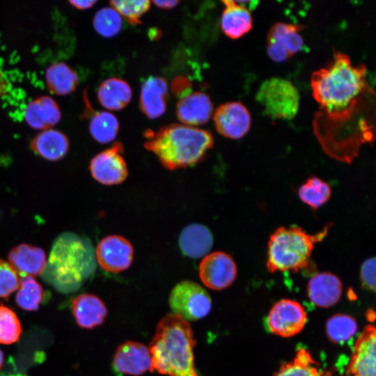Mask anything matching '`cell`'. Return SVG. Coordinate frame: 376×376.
Returning a JSON list of instances; mask_svg holds the SVG:
<instances>
[{
	"label": "cell",
	"mask_w": 376,
	"mask_h": 376,
	"mask_svg": "<svg viewBox=\"0 0 376 376\" xmlns=\"http://www.w3.org/2000/svg\"><path fill=\"white\" fill-rule=\"evenodd\" d=\"M366 75L365 65H352L340 52H335L326 66L312 74V94L320 107L314 132L323 148L350 152L373 136L375 92Z\"/></svg>",
	"instance_id": "6da1fadb"
},
{
	"label": "cell",
	"mask_w": 376,
	"mask_h": 376,
	"mask_svg": "<svg viewBox=\"0 0 376 376\" xmlns=\"http://www.w3.org/2000/svg\"><path fill=\"white\" fill-rule=\"evenodd\" d=\"M196 341L189 322L168 313L157 324L148 346L151 370L167 376H198L194 364Z\"/></svg>",
	"instance_id": "7a4b0ae2"
},
{
	"label": "cell",
	"mask_w": 376,
	"mask_h": 376,
	"mask_svg": "<svg viewBox=\"0 0 376 376\" xmlns=\"http://www.w3.org/2000/svg\"><path fill=\"white\" fill-rule=\"evenodd\" d=\"M144 147L169 171L192 167L203 162L213 147L207 130L183 124H171L157 132L147 130Z\"/></svg>",
	"instance_id": "3957f363"
},
{
	"label": "cell",
	"mask_w": 376,
	"mask_h": 376,
	"mask_svg": "<svg viewBox=\"0 0 376 376\" xmlns=\"http://www.w3.org/2000/svg\"><path fill=\"white\" fill-rule=\"evenodd\" d=\"M97 261L91 240L72 233L60 235L54 242L45 278L56 289L72 292L95 272Z\"/></svg>",
	"instance_id": "277c9868"
},
{
	"label": "cell",
	"mask_w": 376,
	"mask_h": 376,
	"mask_svg": "<svg viewBox=\"0 0 376 376\" xmlns=\"http://www.w3.org/2000/svg\"><path fill=\"white\" fill-rule=\"evenodd\" d=\"M331 226L329 223L314 234L307 233L298 226L278 228L270 235L267 244L266 266L270 273L292 271L306 268L310 262L314 245L322 241Z\"/></svg>",
	"instance_id": "5b68a950"
},
{
	"label": "cell",
	"mask_w": 376,
	"mask_h": 376,
	"mask_svg": "<svg viewBox=\"0 0 376 376\" xmlns=\"http://www.w3.org/2000/svg\"><path fill=\"white\" fill-rule=\"evenodd\" d=\"M256 99L265 113L274 120H291L299 111V91L292 82L283 78L266 79L260 86Z\"/></svg>",
	"instance_id": "8992f818"
},
{
	"label": "cell",
	"mask_w": 376,
	"mask_h": 376,
	"mask_svg": "<svg viewBox=\"0 0 376 376\" xmlns=\"http://www.w3.org/2000/svg\"><path fill=\"white\" fill-rule=\"evenodd\" d=\"M169 304L172 313L187 322L205 318L212 308L209 293L201 285L190 280L181 281L173 288Z\"/></svg>",
	"instance_id": "52a82bcc"
},
{
	"label": "cell",
	"mask_w": 376,
	"mask_h": 376,
	"mask_svg": "<svg viewBox=\"0 0 376 376\" xmlns=\"http://www.w3.org/2000/svg\"><path fill=\"white\" fill-rule=\"evenodd\" d=\"M123 144L116 141L110 148L94 156L89 164L92 177L99 183L107 186L125 182L129 171L123 156Z\"/></svg>",
	"instance_id": "ba28073f"
},
{
	"label": "cell",
	"mask_w": 376,
	"mask_h": 376,
	"mask_svg": "<svg viewBox=\"0 0 376 376\" xmlns=\"http://www.w3.org/2000/svg\"><path fill=\"white\" fill-rule=\"evenodd\" d=\"M304 26L285 22H276L267 35V53L275 62H283L303 49L304 38L300 34Z\"/></svg>",
	"instance_id": "9c48e42d"
},
{
	"label": "cell",
	"mask_w": 376,
	"mask_h": 376,
	"mask_svg": "<svg viewBox=\"0 0 376 376\" xmlns=\"http://www.w3.org/2000/svg\"><path fill=\"white\" fill-rule=\"evenodd\" d=\"M237 267L233 257L221 251H214L203 258L198 267L201 282L214 290L227 288L235 281Z\"/></svg>",
	"instance_id": "30bf717a"
},
{
	"label": "cell",
	"mask_w": 376,
	"mask_h": 376,
	"mask_svg": "<svg viewBox=\"0 0 376 376\" xmlns=\"http://www.w3.org/2000/svg\"><path fill=\"white\" fill-rule=\"evenodd\" d=\"M306 320L305 309L298 301L283 299L272 307L267 322L272 334L288 338L300 333Z\"/></svg>",
	"instance_id": "8fae6325"
},
{
	"label": "cell",
	"mask_w": 376,
	"mask_h": 376,
	"mask_svg": "<svg viewBox=\"0 0 376 376\" xmlns=\"http://www.w3.org/2000/svg\"><path fill=\"white\" fill-rule=\"evenodd\" d=\"M95 253L97 263L103 269L110 273H120L132 265L134 249L125 237L111 235L100 241Z\"/></svg>",
	"instance_id": "7c38bea8"
},
{
	"label": "cell",
	"mask_w": 376,
	"mask_h": 376,
	"mask_svg": "<svg viewBox=\"0 0 376 376\" xmlns=\"http://www.w3.org/2000/svg\"><path fill=\"white\" fill-rule=\"evenodd\" d=\"M213 120L217 131L230 139L244 137L249 131L251 114L240 102H228L221 104L214 111Z\"/></svg>",
	"instance_id": "4fadbf2b"
},
{
	"label": "cell",
	"mask_w": 376,
	"mask_h": 376,
	"mask_svg": "<svg viewBox=\"0 0 376 376\" xmlns=\"http://www.w3.org/2000/svg\"><path fill=\"white\" fill-rule=\"evenodd\" d=\"M376 331L374 325H367L354 345L347 368L348 376H376Z\"/></svg>",
	"instance_id": "5bb4252c"
},
{
	"label": "cell",
	"mask_w": 376,
	"mask_h": 376,
	"mask_svg": "<svg viewBox=\"0 0 376 376\" xmlns=\"http://www.w3.org/2000/svg\"><path fill=\"white\" fill-rule=\"evenodd\" d=\"M148 347L136 341H127L116 349L113 359L114 369L119 373L139 376L151 370Z\"/></svg>",
	"instance_id": "9a60e30c"
},
{
	"label": "cell",
	"mask_w": 376,
	"mask_h": 376,
	"mask_svg": "<svg viewBox=\"0 0 376 376\" xmlns=\"http://www.w3.org/2000/svg\"><path fill=\"white\" fill-rule=\"evenodd\" d=\"M23 116L30 127L42 131L54 128L61 121L62 113L58 104L53 97L41 95L26 105Z\"/></svg>",
	"instance_id": "2e32d148"
},
{
	"label": "cell",
	"mask_w": 376,
	"mask_h": 376,
	"mask_svg": "<svg viewBox=\"0 0 376 376\" xmlns=\"http://www.w3.org/2000/svg\"><path fill=\"white\" fill-rule=\"evenodd\" d=\"M306 290L307 295L314 305L320 308H329L340 300L343 284L335 274L320 272L311 278Z\"/></svg>",
	"instance_id": "e0dca14e"
},
{
	"label": "cell",
	"mask_w": 376,
	"mask_h": 376,
	"mask_svg": "<svg viewBox=\"0 0 376 376\" xmlns=\"http://www.w3.org/2000/svg\"><path fill=\"white\" fill-rule=\"evenodd\" d=\"M213 112L210 97L203 92H194L181 97L176 104L178 119L188 126L206 123Z\"/></svg>",
	"instance_id": "ac0fdd59"
},
{
	"label": "cell",
	"mask_w": 376,
	"mask_h": 376,
	"mask_svg": "<svg viewBox=\"0 0 376 376\" xmlns=\"http://www.w3.org/2000/svg\"><path fill=\"white\" fill-rule=\"evenodd\" d=\"M8 263L18 275L37 276L42 274L47 265L45 251L28 244H21L9 252Z\"/></svg>",
	"instance_id": "d6986e66"
},
{
	"label": "cell",
	"mask_w": 376,
	"mask_h": 376,
	"mask_svg": "<svg viewBox=\"0 0 376 376\" xmlns=\"http://www.w3.org/2000/svg\"><path fill=\"white\" fill-rule=\"evenodd\" d=\"M169 86L166 80L150 76L143 83L139 105L141 111L149 118L160 117L166 111Z\"/></svg>",
	"instance_id": "ffe728a7"
},
{
	"label": "cell",
	"mask_w": 376,
	"mask_h": 376,
	"mask_svg": "<svg viewBox=\"0 0 376 376\" xmlns=\"http://www.w3.org/2000/svg\"><path fill=\"white\" fill-rule=\"evenodd\" d=\"M214 243L210 230L205 225L193 223L180 232L178 246L182 253L190 258H203L208 254Z\"/></svg>",
	"instance_id": "44dd1931"
},
{
	"label": "cell",
	"mask_w": 376,
	"mask_h": 376,
	"mask_svg": "<svg viewBox=\"0 0 376 376\" xmlns=\"http://www.w3.org/2000/svg\"><path fill=\"white\" fill-rule=\"evenodd\" d=\"M225 8L221 17V28L231 39H238L249 33L253 26L251 10L246 1H223Z\"/></svg>",
	"instance_id": "7402d4cb"
},
{
	"label": "cell",
	"mask_w": 376,
	"mask_h": 376,
	"mask_svg": "<svg viewBox=\"0 0 376 376\" xmlns=\"http://www.w3.org/2000/svg\"><path fill=\"white\" fill-rule=\"evenodd\" d=\"M72 311L77 324L84 329H93L102 324L108 313L102 300L89 293L81 294L72 300Z\"/></svg>",
	"instance_id": "603a6c76"
},
{
	"label": "cell",
	"mask_w": 376,
	"mask_h": 376,
	"mask_svg": "<svg viewBox=\"0 0 376 376\" xmlns=\"http://www.w3.org/2000/svg\"><path fill=\"white\" fill-rule=\"evenodd\" d=\"M69 148L66 134L54 128L40 131L30 142V148L36 155L50 162L63 158Z\"/></svg>",
	"instance_id": "cb8c5ba5"
},
{
	"label": "cell",
	"mask_w": 376,
	"mask_h": 376,
	"mask_svg": "<svg viewBox=\"0 0 376 376\" xmlns=\"http://www.w3.org/2000/svg\"><path fill=\"white\" fill-rule=\"evenodd\" d=\"M45 81L47 89L51 94L65 96L76 91L79 76L68 63L57 61L46 68Z\"/></svg>",
	"instance_id": "d4e9b609"
},
{
	"label": "cell",
	"mask_w": 376,
	"mask_h": 376,
	"mask_svg": "<svg viewBox=\"0 0 376 376\" xmlns=\"http://www.w3.org/2000/svg\"><path fill=\"white\" fill-rule=\"evenodd\" d=\"M132 96V89L128 83L116 77L103 81L97 91L100 104L111 111H118L125 107L131 101Z\"/></svg>",
	"instance_id": "484cf974"
},
{
	"label": "cell",
	"mask_w": 376,
	"mask_h": 376,
	"mask_svg": "<svg viewBox=\"0 0 376 376\" xmlns=\"http://www.w3.org/2000/svg\"><path fill=\"white\" fill-rule=\"evenodd\" d=\"M275 376H327L304 348L299 349L292 361L283 363Z\"/></svg>",
	"instance_id": "4316f807"
},
{
	"label": "cell",
	"mask_w": 376,
	"mask_h": 376,
	"mask_svg": "<svg viewBox=\"0 0 376 376\" xmlns=\"http://www.w3.org/2000/svg\"><path fill=\"white\" fill-rule=\"evenodd\" d=\"M300 200L313 210L324 205L331 196L329 184L320 178L311 176L298 189Z\"/></svg>",
	"instance_id": "83f0119b"
},
{
	"label": "cell",
	"mask_w": 376,
	"mask_h": 376,
	"mask_svg": "<svg viewBox=\"0 0 376 376\" xmlns=\"http://www.w3.org/2000/svg\"><path fill=\"white\" fill-rule=\"evenodd\" d=\"M88 130L93 139L106 144L116 139L119 130V122L110 112L96 111L91 118Z\"/></svg>",
	"instance_id": "f1b7e54d"
},
{
	"label": "cell",
	"mask_w": 376,
	"mask_h": 376,
	"mask_svg": "<svg viewBox=\"0 0 376 376\" xmlns=\"http://www.w3.org/2000/svg\"><path fill=\"white\" fill-rule=\"evenodd\" d=\"M43 295V288L38 282L31 276H24L20 279L15 301L21 308L33 311L39 308Z\"/></svg>",
	"instance_id": "f546056e"
},
{
	"label": "cell",
	"mask_w": 376,
	"mask_h": 376,
	"mask_svg": "<svg viewBox=\"0 0 376 376\" xmlns=\"http://www.w3.org/2000/svg\"><path fill=\"white\" fill-rule=\"evenodd\" d=\"M357 331L354 318L345 314H336L326 323V333L329 339L335 343H344L352 338Z\"/></svg>",
	"instance_id": "4dcf8cb0"
},
{
	"label": "cell",
	"mask_w": 376,
	"mask_h": 376,
	"mask_svg": "<svg viewBox=\"0 0 376 376\" xmlns=\"http://www.w3.org/2000/svg\"><path fill=\"white\" fill-rule=\"evenodd\" d=\"M122 18L111 7L100 9L94 15L93 26L96 32L104 38H112L122 29Z\"/></svg>",
	"instance_id": "1f68e13d"
},
{
	"label": "cell",
	"mask_w": 376,
	"mask_h": 376,
	"mask_svg": "<svg viewBox=\"0 0 376 376\" xmlns=\"http://www.w3.org/2000/svg\"><path fill=\"white\" fill-rule=\"evenodd\" d=\"M22 327L16 313L10 308L0 305V343L10 345L17 342Z\"/></svg>",
	"instance_id": "d6a6232c"
},
{
	"label": "cell",
	"mask_w": 376,
	"mask_h": 376,
	"mask_svg": "<svg viewBox=\"0 0 376 376\" xmlns=\"http://www.w3.org/2000/svg\"><path fill=\"white\" fill-rule=\"evenodd\" d=\"M109 4L120 17L134 25L141 23V17L150 7V1L148 0H113Z\"/></svg>",
	"instance_id": "836d02e7"
},
{
	"label": "cell",
	"mask_w": 376,
	"mask_h": 376,
	"mask_svg": "<svg viewBox=\"0 0 376 376\" xmlns=\"http://www.w3.org/2000/svg\"><path fill=\"white\" fill-rule=\"evenodd\" d=\"M19 275L9 263L0 259V297H7L19 286Z\"/></svg>",
	"instance_id": "e575fe53"
},
{
	"label": "cell",
	"mask_w": 376,
	"mask_h": 376,
	"mask_svg": "<svg viewBox=\"0 0 376 376\" xmlns=\"http://www.w3.org/2000/svg\"><path fill=\"white\" fill-rule=\"evenodd\" d=\"M360 280L362 285L367 290H375V258H368L361 265Z\"/></svg>",
	"instance_id": "d590c367"
},
{
	"label": "cell",
	"mask_w": 376,
	"mask_h": 376,
	"mask_svg": "<svg viewBox=\"0 0 376 376\" xmlns=\"http://www.w3.org/2000/svg\"><path fill=\"white\" fill-rule=\"evenodd\" d=\"M171 89L175 95L183 97L190 94L191 83L185 77H176L172 81Z\"/></svg>",
	"instance_id": "8d00e7d4"
},
{
	"label": "cell",
	"mask_w": 376,
	"mask_h": 376,
	"mask_svg": "<svg viewBox=\"0 0 376 376\" xmlns=\"http://www.w3.org/2000/svg\"><path fill=\"white\" fill-rule=\"evenodd\" d=\"M97 1H77L70 0L69 4L79 10H87L92 8Z\"/></svg>",
	"instance_id": "74e56055"
},
{
	"label": "cell",
	"mask_w": 376,
	"mask_h": 376,
	"mask_svg": "<svg viewBox=\"0 0 376 376\" xmlns=\"http://www.w3.org/2000/svg\"><path fill=\"white\" fill-rule=\"evenodd\" d=\"M10 86L7 77L0 69V100L8 93Z\"/></svg>",
	"instance_id": "f35d334b"
},
{
	"label": "cell",
	"mask_w": 376,
	"mask_h": 376,
	"mask_svg": "<svg viewBox=\"0 0 376 376\" xmlns=\"http://www.w3.org/2000/svg\"><path fill=\"white\" fill-rule=\"evenodd\" d=\"M180 3V1L178 0H170V1H152L156 6L162 8V9H172L175 8Z\"/></svg>",
	"instance_id": "ab89813d"
},
{
	"label": "cell",
	"mask_w": 376,
	"mask_h": 376,
	"mask_svg": "<svg viewBox=\"0 0 376 376\" xmlns=\"http://www.w3.org/2000/svg\"><path fill=\"white\" fill-rule=\"evenodd\" d=\"M3 359H4L3 354L2 351L0 350V370L1 369L3 366Z\"/></svg>",
	"instance_id": "60d3db41"
}]
</instances>
